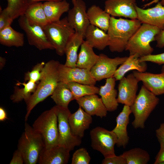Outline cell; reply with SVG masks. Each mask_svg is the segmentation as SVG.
<instances>
[{
	"instance_id": "6da1fadb",
	"label": "cell",
	"mask_w": 164,
	"mask_h": 164,
	"mask_svg": "<svg viewBox=\"0 0 164 164\" xmlns=\"http://www.w3.org/2000/svg\"><path fill=\"white\" fill-rule=\"evenodd\" d=\"M60 63L51 60L46 63L43 67L41 79L35 91L26 103V113L25 120L26 121L31 111L39 103L51 95L58 82V67Z\"/></svg>"
},
{
	"instance_id": "7a4b0ae2",
	"label": "cell",
	"mask_w": 164,
	"mask_h": 164,
	"mask_svg": "<svg viewBox=\"0 0 164 164\" xmlns=\"http://www.w3.org/2000/svg\"><path fill=\"white\" fill-rule=\"evenodd\" d=\"M141 24L137 19H116L111 16L107 31L109 37L108 46L110 51L121 53L125 50L129 40Z\"/></svg>"
},
{
	"instance_id": "3957f363",
	"label": "cell",
	"mask_w": 164,
	"mask_h": 164,
	"mask_svg": "<svg viewBox=\"0 0 164 164\" xmlns=\"http://www.w3.org/2000/svg\"><path fill=\"white\" fill-rule=\"evenodd\" d=\"M159 102V98L143 85L130 107L134 117L132 125L134 128L144 129L149 116Z\"/></svg>"
},
{
	"instance_id": "277c9868",
	"label": "cell",
	"mask_w": 164,
	"mask_h": 164,
	"mask_svg": "<svg viewBox=\"0 0 164 164\" xmlns=\"http://www.w3.org/2000/svg\"><path fill=\"white\" fill-rule=\"evenodd\" d=\"M44 147L41 135L26 122L24 131L18 143V149L22 154L24 163L36 164L38 161L40 152Z\"/></svg>"
},
{
	"instance_id": "5b68a950",
	"label": "cell",
	"mask_w": 164,
	"mask_h": 164,
	"mask_svg": "<svg viewBox=\"0 0 164 164\" xmlns=\"http://www.w3.org/2000/svg\"><path fill=\"white\" fill-rule=\"evenodd\" d=\"M161 29L157 27L142 23L128 42L125 50L129 55L137 54L140 57L152 54L154 50L151 42Z\"/></svg>"
},
{
	"instance_id": "8992f818",
	"label": "cell",
	"mask_w": 164,
	"mask_h": 164,
	"mask_svg": "<svg viewBox=\"0 0 164 164\" xmlns=\"http://www.w3.org/2000/svg\"><path fill=\"white\" fill-rule=\"evenodd\" d=\"M32 127L42 136L45 148H50L58 145V122L55 106L42 113Z\"/></svg>"
},
{
	"instance_id": "52a82bcc",
	"label": "cell",
	"mask_w": 164,
	"mask_h": 164,
	"mask_svg": "<svg viewBox=\"0 0 164 164\" xmlns=\"http://www.w3.org/2000/svg\"><path fill=\"white\" fill-rule=\"evenodd\" d=\"M43 29L56 53L63 56L67 43L75 32L69 23L67 17L49 23Z\"/></svg>"
},
{
	"instance_id": "ba28073f",
	"label": "cell",
	"mask_w": 164,
	"mask_h": 164,
	"mask_svg": "<svg viewBox=\"0 0 164 164\" xmlns=\"http://www.w3.org/2000/svg\"><path fill=\"white\" fill-rule=\"evenodd\" d=\"M58 118L59 137L58 145L70 151L82 142L81 138L74 135L69 123L71 112L68 108L55 105Z\"/></svg>"
},
{
	"instance_id": "9c48e42d",
	"label": "cell",
	"mask_w": 164,
	"mask_h": 164,
	"mask_svg": "<svg viewBox=\"0 0 164 164\" xmlns=\"http://www.w3.org/2000/svg\"><path fill=\"white\" fill-rule=\"evenodd\" d=\"M91 146L94 150L99 152L104 158L115 155L114 146L117 138L112 131H109L100 127H96L90 132Z\"/></svg>"
},
{
	"instance_id": "30bf717a",
	"label": "cell",
	"mask_w": 164,
	"mask_h": 164,
	"mask_svg": "<svg viewBox=\"0 0 164 164\" xmlns=\"http://www.w3.org/2000/svg\"><path fill=\"white\" fill-rule=\"evenodd\" d=\"M18 23L21 28L25 32L30 45L40 50L54 49L42 27L29 22L24 15L19 17Z\"/></svg>"
},
{
	"instance_id": "8fae6325",
	"label": "cell",
	"mask_w": 164,
	"mask_h": 164,
	"mask_svg": "<svg viewBox=\"0 0 164 164\" xmlns=\"http://www.w3.org/2000/svg\"><path fill=\"white\" fill-rule=\"evenodd\" d=\"M97 63L90 70L91 73L97 81L113 77L118 66L122 64L128 57H109L101 53Z\"/></svg>"
},
{
	"instance_id": "7c38bea8",
	"label": "cell",
	"mask_w": 164,
	"mask_h": 164,
	"mask_svg": "<svg viewBox=\"0 0 164 164\" xmlns=\"http://www.w3.org/2000/svg\"><path fill=\"white\" fill-rule=\"evenodd\" d=\"M58 70L59 82L95 85L97 81L92 75L90 70L87 69L69 67L60 63Z\"/></svg>"
},
{
	"instance_id": "4fadbf2b",
	"label": "cell",
	"mask_w": 164,
	"mask_h": 164,
	"mask_svg": "<svg viewBox=\"0 0 164 164\" xmlns=\"http://www.w3.org/2000/svg\"><path fill=\"white\" fill-rule=\"evenodd\" d=\"M73 7L68 11L67 17L70 25L84 39L85 32L90 24L86 11V6L83 0H77Z\"/></svg>"
},
{
	"instance_id": "5bb4252c",
	"label": "cell",
	"mask_w": 164,
	"mask_h": 164,
	"mask_svg": "<svg viewBox=\"0 0 164 164\" xmlns=\"http://www.w3.org/2000/svg\"><path fill=\"white\" fill-rule=\"evenodd\" d=\"M119 81L118 85V103L130 107L137 96L139 81L133 73L123 77Z\"/></svg>"
},
{
	"instance_id": "9a60e30c",
	"label": "cell",
	"mask_w": 164,
	"mask_h": 164,
	"mask_svg": "<svg viewBox=\"0 0 164 164\" xmlns=\"http://www.w3.org/2000/svg\"><path fill=\"white\" fill-rule=\"evenodd\" d=\"M136 0H106L104 10L113 17L137 19Z\"/></svg>"
},
{
	"instance_id": "2e32d148",
	"label": "cell",
	"mask_w": 164,
	"mask_h": 164,
	"mask_svg": "<svg viewBox=\"0 0 164 164\" xmlns=\"http://www.w3.org/2000/svg\"><path fill=\"white\" fill-rule=\"evenodd\" d=\"M135 9L137 19L142 23H145L158 27L161 30L164 28V5L160 2L154 7L144 9L137 5Z\"/></svg>"
},
{
	"instance_id": "e0dca14e",
	"label": "cell",
	"mask_w": 164,
	"mask_h": 164,
	"mask_svg": "<svg viewBox=\"0 0 164 164\" xmlns=\"http://www.w3.org/2000/svg\"><path fill=\"white\" fill-rule=\"evenodd\" d=\"M135 77L148 90L156 96L164 94V74H155L148 72L133 71Z\"/></svg>"
},
{
	"instance_id": "ac0fdd59",
	"label": "cell",
	"mask_w": 164,
	"mask_h": 164,
	"mask_svg": "<svg viewBox=\"0 0 164 164\" xmlns=\"http://www.w3.org/2000/svg\"><path fill=\"white\" fill-rule=\"evenodd\" d=\"M70 152L65 148L57 145L50 148L44 147L39 158V164H66L70 157Z\"/></svg>"
},
{
	"instance_id": "d6986e66",
	"label": "cell",
	"mask_w": 164,
	"mask_h": 164,
	"mask_svg": "<svg viewBox=\"0 0 164 164\" xmlns=\"http://www.w3.org/2000/svg\"><path fill=\"white\" fill-rule=\"evenodd\" d=\"M132 113L130 106L124 105L122 111L116 118V125L112 130L117 138L116 144L118 147L125 148L128 144L129 138L127 127L129 122V116Z\"/></svg>"
},
{
	"instance_id": "ffe728a7",
	"label": "cell",
	"mask_w": 164,
	"mask_h": 164,
	"mask_svg": "<svg viewBox=\"0 0 164 164\" xmlns=\"http://www.w3.org/2000/svg\"><path fill=\"white\" fill-rule=\"evenodd\" d=\"M92 116L79 107L77 110L70 115L69 123L73 134L82 138L85 131L89 128L92 122Z\"/></svg>"
},
{
	"instance_id": "44dd1931",
	"label": "cell",
	"mask_w": 164,
	"mask_h": 164,
	"mask_svg": "<svg viewBox=\"0 0 164 164\" xmlns=\"http://www.w3.org/2000/svg\"><path fill=\"white\" fill-rule=\"evenodd\" d=\"M76 101L79 106L91 116L96 115L101 118L107 116L108 111L101 98L97 94L85 96Z\"/></svg>"
},
{
	"instance_id": "7402d4cb",
	"label": "cell",
	"mask_w": 164,
	"mask_h": 164,
	"mask_svg": "<svg viewBox=\"0 0 164 164\" xmlns=\"http://www.w3.org/2000/svg\"><path fill=\"white\" fill-rule=\"evenodd\" d=\"M116 81L113 77L106 79L104 85L99 88L98 94L107 110L110 112L116 110L118 106V94L115 88Z\"/></svg>"
},
{
	"instance_id": "603a6c76",
	"label": "cell",
	"mask_w": 164,
	"mask_h": 164,
	"mask_svg": "<svg viewBox=\"0 0 164 164\" xmlns=\"http://www.w3.org/2000/svg\"><path fill=\"white\" fill-rule=\"evenodd\" d=\"M84 39L92 47L100 50H104L109 45V37L108 33L91 24L86 30Z\"/></svg>"
},
{
	"instance_id": "cb8c5ba5",
	"label": "cell",
	"mask_w": 164,
	"mask_h": 164,
	"mask_svg": "<svg viewBox=\"0 0 164 164\" xmlns=\"http://www.w3.org/2000/svg\"><path fill=\"white\" fill-rule=\"evenodd\" d=\"M137 54L129 55L126 60L116 70L113 77L116 80H120L128 72L136 70L145 72L147 69L146 62L141 61Z\"/></svg>"
},
{
	"instance_id": "d4e9b609",
	"label": "cell",
	"mask_w": 164,
	"mask_h": 164,
	"mask_svg": "<svg viewBox=\"0 0 164 164\" xmlns=\"http://www.w3.org/2000/svg\"><path fill=\"white\" fill-rule=\"evenodd\" d=\"M43 5L48 23L59 20L70 10V4L66 0L45 1Z\"/></svg>"
},
{
	"instance_id": "484cf974",
	"label": "cell",
	"mask_w": 164,
	"mask_h": 164,
	"mask_svg": "<svg viewBox=\"0 0 164 164\" xmlns=\"http://www.w3.org/2000/svg\"><path fill=\"white\" fill-rule=\"evenodd\" d=\"M90 24L96 26L105 32H107L110 23V15L99 6L94 5L87 11Z\"/></svg>"
},
{
	"instance_id": "4316f807",
	"label": "cell",
	"mask_w": 164,
	"mask_h": 164,
	"mask_svg": "<svg viewBox=\"0 0 164 164\" xmlns=\"http://www.w3.org/2000/svg\"><path fill=\"white\" fill-rule=\"evenodd\" d=\"M80 47L76 67L90 70L97 61L99 55L95 53L93 47L85 40L83 41Z\"/></svg>"
},
{
	"instance_id": "83f0119b",
	"label": "cell",
	"mask_w": 164,
	"mask_h": 164,
	"mask_svg": "<svg viewBox=\"0 0 164 164\" xmlns=\"http://www.w3.org/2000/svg\"><path fill=\"white\" fill-rule=\"evenodd\" d=\"M84 39L82 36L75 32L68 41L65 50L66 55L65 65L72 67H76L78 57V51Z\"/></svg>"
},
{
	"instance_id": "f1b7e54d",
	"label": "cell",
	"mask_w": 164,
	"mask_h": 164,
	"mask_svg": "<svg viewBox=\"0 0 164 164\" xmlns=\"http://www.w3.org/2000/svg\"><path fill=\"white\" fill-rule=\"evenodd\" d=\"M24 15L29 22L43 28L49 23L41 2L29 4Z\"/></svg>"
},
{
	"instance_id": "f546056e",
	"label": "cell",
	"mask_w": 164,
	"mask_h": 164,
	"mask_svg": "<svg viewBox=\"0 0 164 164\" xmlns=\"http://www.w3.org/2000/svg\"><path fill=\"white\" fill-rule=\"evenodd\" d=\"M24 34L16 31L11 26L0 30V43L9 47H21L24 43Z\"/></svg>"
},
{
	"instance_id": "4dcf8cb0",
	"label": "cell",
	"mask_w": 164,
	"mask_h": 164,
	"mask_svg": "<svg viewBox=\"0 0 164 164\" xmlns=\"http://www.w3.org/2000/svg\"><path fill=\"white\" fill-rule=\"evenodd\" d=\"M51 98L57 106L68 108L70 103L75 100L67 84L59 82L51 95Z\"/></svg>"
},
{
	"instance_id": "1f68e13d",
	"label": "cell",
	"mask_w": 164,
	"mask_h": 164,
	"mask_svg": "<svg viewBox=\"0 0 164 164\" xmlns=\"http://www.w3.org/2000/svg\"><path fill=\"white\" fill-rule=\"evenodd\" d=\"M19 83L23 87L20 88L17 86L15 87L10 99L13 103H19L23 100L26 103L36 91L38 84L30 81L23 83Z\"/></svg>"
},
{
	"instance_id": "d6a6232c",
	"label": "cell",
	"mask_w": 164,
	"mask_h": 164,
	"mask_svg": "<svg viewBox=\"0 0 164 164\" xmlns=\"http://www.w3.org/2000/svg\"><path fill=\"white\" fill-rule=\"evenodd\" d=\"M122 155L126 159L127 164H146L150 159L148 152L139 148L125 151Z\"/></svg>"
},
{
	"instance_id": "836d02e7",
	"label": "cell",
	"mask_w": 164,
	"mask_h": 164,
	"mask_svg": "<svg viewBox=\"0 0 164 164\" xmlns=\"http://www.w3.org/2000/svg\"><path fill=\"white\" fill-rule=\"evenodd\" d=\"M75 100L83 96L98 94L99 88L94 85L70 82L67 84Z\"/></svg>"
},
{
	"instance_id": "e575fe53",
	"label": "cell",
	"mask_w": 164,
	"mask_h": 164,
	"mask_svg": "<svg viewBox=\"0 0 164 164\" xmlns=\"http://www.w3.org/2000/svg\"><path fill=\"white\" fill-rule=\"evenodd\" d=\"M6 9L14 19L24 15L29 5L28 0H6Z\"/></svg>"
},
{
	"instance_id": "d590c367",
	"label": "cell",
	"mask_w": 164,
	"mask_h": 164,
	"mask_svg": "<svg viewBox=\"0 0 164 164\" xmlns=\"http://www.w3.org/2000/svg\"><path fill=\"white\" fill-rule=\"evenodd\" d=\"M45 64L44 62L38 63L33 67L31 71L26 72L25 75V81H30L38 84L42 78L43 70Z\"/></svg>"
},
{
	"instance_id": "8d00e7d4",
	"label": "cell",
	"mask_w": 164,
	"mask_h": 164,
	"mask_svg": "<svg viewBox=\"0 0 164 164\" xmlns=\"http://www.w3.org/2000/svg\"><path fill=\"white\" fill-rule=\"evenodd\" d=\"M91 158L86 149L80 148L73 153L71 160V164H88Z\"/></svg>"
},
{
	"instance_id": "74e56055",
	"label": "cell",
	"mask_w": 164,
	"mask_h": 164,
	"mask_svg": "<svg viewBox=\"0 0 164 164\" xmlns=\"http://www.w3.org/2000/svg\"><path fill=\"white\" fill-rule=\"evenodd\" d=\"M13 20L10 13L5 8L0 13V30L11 26Z\"/></svg>"
},
{
	"instance_id": "f35d334b",
	"label": "cell",
	"mask_w": 164,
	"mask_h": 164,
	"mask_svg": "<svg viewBox=\"0 0 164 164\" xmlns=\"http://www.w3.org/2000/svg\"><path fill=\"white\" fill-rule=\"evenodd\" d=\"M141 61L150 62L159 65L164 64V53L157 54H150L140 58Z\"/></svg>"
},
{
	"instance_id": "ab89813d",
	"label": "cell",
	"mask_w": 164,
	"mask_h": 164,
	"mask_svg": "<svg viewBox=\"0 0 164 164\" xmlns=\"http://www.w3.org/2000/svg\"><path fill=\"white\" fill-rule=\"evenodd\" d=\"M102 164H127L126 159L122 154L116 155L108 158H104L102 162Z\"/></svg>"
},
{
	"instance_id": "60d3db41",
	"label": "cell",
	"mask_w": 164,
	"mask_h": 164,
	"mask_svg": "<svg viewBox=\"0 0 164 164\" xmlns=\"http://www.w3.org/2000/svg\"><path fill=\"white\" fill-rule=\"evenodd\" d=\"M155 135L160 145V147H164V123L160 124L155 131Z\"/></svg>"
},
{
	"instance_id": "b9f144b4",
	"label": "cell",
	"mask_w": 164,
	"mask_h": 164,
	"mask_svg": "<svg viewBox=\"0 0 164 164\" xmlns=\"http://www.w3.org/2000/svg\"><path fill=\"white\" fill-rule=\"evenodd\" d=\"M23 155L21 152L17 149L14 152L10 164H23L24 163Z\"/></svg>"
},
{
	"instance_id": "7bdbcfd3",
	"label": "cell",
	"mask_w": 164,
	"mask_h": 164,
	"mask_svg": "<svg viewBox=\"0 0 164 164\" xmlns=\"http://www.w3.org/2000/svg\"><path fill=\"white\" fill-rule=\"evenodd\" d=\"M156 42V46L159 48L164 47V28L161 30L159 33L155 37Z\"/></svg>"
},
{
	"instance_id": "ee69618b",
	"label": "cell",
	"mask_w": 164,
	"mask_h": 164,
	"mask_svg": "<svg viewBox=\"0 0 164 164\" xmlns=\"http://www.w3.org/2000/svg\"><path fill=\"white\" fill-rule=\"evenodd\" d=\"M154 164H164V147H160V149L155 157Z\"/></svg>"
},
{
	"instance_id": "f6af8a7d",
	"label": "cell",
	"mask_w": 164,
	"mask_h": 164,
	"mask_svg": "<svg viewBox=\"0 0 164 164\" xmlns=\"http://www.w3.org/2000/svg\"><path fill=\"white\" fill-rule=\"evenodd\" d=\"M6 112L2 107H0V121H3L8 119Z\"/></svg>"
},
{
	"instance_id": "bcb514c9",
	"label": "cell",
	"mask_w": 164,
	"mask_h": 164,
	"mask_svg": "<svg viewBox=\"0 0 164 164\" xmlns=\"http://www.w3.org/2000/svg\"><path fill=\"white\" fill-rule=\"evenodd\" d=\"M6 59L4 57H0V69L2 70L4 67L6 63Z\"/></svg>"
},
{
	"instance_id": "7dc6e473",
	"label": "cell",
	"mask_w": 164,
	"mask_h": 164,
	"mask_svg": "<svg viewBox=\"0 0 164 164\" xmlns=\"http://www.w3.org/2000/svg\"><path fill=\"white\" fill-rule=\"evenodd\" d=\"M145 0H142L143 1H144ZM159 1V0H154L153 1H152L151 2L149 3H147L144 5V7H145L146 6L150 5H151L153 3L158 2ZM160 2L162 5H164V0H161V2Z\"/></svg>"
},
{
	"instance_id": "c3c4849f",
	"label": "cell",
	"mask_w": 164,
	"mask_h": 164,
	"mask_svg": "<svg viewBox=\"0 0 164 164\" xmlns=\"http://www.w3.org/2000/svg\"><path fill=\"white\" fill-rule=\"evenodd\" d=\"M63 0H28L29 4L36 2H40L42 1H59Z\"/></svg>"
},
{
	"instance_id": "681fc988",
	"label": "cell",
	"mask_w": 164,
	"mask_h": 164,
	"mask_svg": "<svg viewBox=\"0 0 164 164\" xmlns=\"http://www.w3.org/2000/svg\"><path fill=\"white\" fill-rule=\"evenodd\" d=\"M161 71V73L164 74V64L162 66Z\"/></svg>"
},
{
	"instance_id": "f907efd6",
	"label": "cell",
	"mask_w": 164,
	"mask_h": 164,
	"mask_svg": "<svg viewBox=\"0 0 164 164\" xmlns=\"http://www.w3.org/2000/svg\"><path fill=\"white\" fill-rule=\"evenodd\" d=\"M77 0H71L73 4H74L76 2Z\"/></svg>"
}]
</instances>
